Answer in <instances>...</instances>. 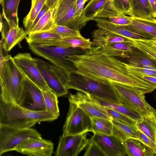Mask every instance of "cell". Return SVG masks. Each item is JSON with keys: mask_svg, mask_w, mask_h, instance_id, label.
<instances>
[{"mask_svg": "<svg viewBox=\"0 0 156 156\" xmlns=\"http://www.w3.org/2000/svg\"><path fill=\"white\" fill-rule=\"evenodd\" d=\"M66 58L73 64L77 73L91 78L128 86L144 94L154 90L131 74L124 62L115 56L95 54L88 49L83 54L68 55Z\"/></svg>", "mask_w": 156, "mask_h": 156, "instance_id": "obj_1", "label": "cell"}, {"mask_svg": "<svg viewBox=\"0 0 156 156\" xmlns=\"http://www.w3.org/2000/svg\"><path fill=\"white\" fill-rule=\"evenodd\" d=\"M20 0H1L2 18L6 21L9 28L19 26L18 7Z\"/></svg>", "mask_w": 156, "mask_h": 156, "instance_id": "obj_21", "label": "cell"}, {"mask_svg": "<svg viewBox=\"0 0 156 156\" xmlns=\"http://www.w3.org/2000/svg\"><path fill=\"white\" fill-rule=\"evenodd\" d=\"M138 139L154 151L156 156V144L149 137L140 130L137 129Z\"/></svg>", "mask_w": 156, "mask_h": 156, "instance_id": "obj_44", "label": "cell"}, {"mask_svg": "<svg viewBox=\"0 0 156 156\" xmlns=\"http://www.w3.org/2000/svg\"><path fill=\"white\" fill-rule=\"evenodd\" d=\"M90 95L93 99L102 106L121 113L136 122L140 121L143 119V117L138 113L122 104L112 102Z\"/></svg>", "mask_w": 156, "mask_h": 156, "instance_id": "obj_27", "label": "cell"}, {"mask_svg": "<svg viewBox=\"0 0 156 156\" xmlns=\"http://www.w3.org/2000/svg\"><path fill=\"white\" fill-rule=\"evenodd\" d=\"M88 146L84 156H106L99 146L90 139Z\"/></svg>", "mask_w": 156, "mask_h": 156, "instance_id": "obj_42", "label": "cell"}, {"mask_svg": "<svg viewBox=\"0 0 156 156\" xmlns=\"http://www.w3.org/2000/svg\"><path fill=\"white\" fill-rule=\"evenodd\" d=\"M69 102V108L62 135H75L90 132V116L75 103Z\"/></svg>", "mask_w": 156, "mask_h": 156, "instance_id": "obj_9", "label": "cell"}, {"mask_svg": "<svg viewBox=\"0 0 156 156\" xmlns=\"http://www.w3.org/2000/svg\"><path fill=\"white\" fill-rule=\"evenodd\" d=\"M126 59L132 66L156 70V59L136 48L129 52Z\"/></svg>", "mask_w": 156, "mask_h": 156, "instance_id": "obj_20", "label": "cell"}, {"mask_svg": "<svg viewBox=\"0 0 156 156\" xmlns=\"http://www.w3.org/2000/svg\"><path fill=\"white\" fill-rule=\"evenodd\" d=\"M90 140L86 133L75 135L61 136L55 154V156H76L89 144Z\"/></svg>", "mask_w": 156, "mask_h": 156, "instance_id": "obj_11", "label": "cell"}, {"mask_svg": "<svg viewBox=\"0 0 156 156\" xmlns=\"http://www.w3.org/2000/svg\"><path fill=\"white\" fill-rule=\"evenodd\" d=\"M153 12L154 17L156 19V0H149Z\"/></svg>", "mask_w": 156, "mask_h": 156, "instance_id": "obj_50", "label": "cell"}, {"mask_svg": "<svg viewBox=\"0 0 156 156\" xmlns=\"http://www.w3.org/2000/svg\"><path fill=\"white\" fill-rule=\"evenodd\" d=\"M47 0H37L33 6L31 8L28 14L24 18L23 23L27 31L31 27L36 17L40 12Z\"/></svg>", "mask_w": 156, "mask_h": 156, "instance_id": "obj_34", "label": "cell"}, {"mask_svg": "<svg viewBox=\"0 0 156 156\" xmlns=\"http://www.w3.org/2000/svg\"><path fill=\"white\" fill-rule=\"evenodd\" d=\"M127 155L129 156H156L154 151L138 139L129 138L123 142Z\"/></svg>", "mask_w": 156, "mask_h": 156, "instance_id": "obj_23", "label": "cell"}, {"mask_svg": "<svg viewBox=\"0 0 156 156\" xmlns=\"http://www.w3.org/2000/svg\"><path fill=\"white\" fill-rule=\"evenodd\" d=\"M128 26L136 31L152 39L156 38V19H143L132 17Z\"/></svg>", "mask_w": 156, "mask_h": 156, "instance_id": "obj_22", "label": "cell"}, {"mask_svg": "<svg viewBox=\"0 0 156 156\" xmlns=\"http://www.w3.org/2000/svg\"><path fill=\"white\" fill-rule=\"evenodd\" d=\"M76 70L68 75V81L65 85L67 90L73 89L101 99L121 104L110 81L92 79L77 73Z\"/></svg>", "mask_w": 156, "mask_h": 156, "instance_id": "obj_3", "label": "cell"}, {"mask_svg": "<svg viewBox=\"0 0 156 156\" xmlns=\"http://www.w3.org/2000/svg\"><path fill=\"white\" fill-rule=\"evenodd\" d=\"M62 39L58 34L50 30L31 33L26 38L28 43L46 44L60 41Z\"/></svg>", "mask_w": 156, "mask_h": 156, "instance_id": "obj_30", "label": "cell"}, {"mask_svg": "<svg viewBox=\"0 0 156 156\" xmlns=\"http://www.w3.org/2000/svg\"><path fill=\"white\" fill-rule=\"evenodd\" d=\"M23 73L24 75V90L17 104L32 111L46 110L41 89Z\"/></svg>", "mask_w": 156, "mask_h": 156, "instance_id": "obj_10", "label": "cell"}, {"mask_svg": "<svg viewBox=\"0 0 156 156\" xmlns=\"http://www.w3.org/2000/svg\"><path fill=\"white\" fill-rule=\"evenodd\" d=\"M129 1L130 9L129 16L143 19L154 18L149 0H129Z\"/></svg>", "mask_w": 156, "mask_h": 156, "instance_id": "obj_25", "label": "cell"}, {"mask_svg": "<svg viewBox=\"0 0 156 156\" xmlns=\"http://www.w3.org/2000/svg\"><path fill=\"white\" fill-rule=\"evenodd\" d=\"M13 58L24 74L41 89L51 90L37 68L30 53H19Z\"/></svg>", "mask_w": 156, "mask_h": 156, "instance_id": "obj_12", "label": "cell"}, {"mask_svg": "<svg viewBox=\"0 0 156 156\" xmlns=\"http://www.w3.org/2000/svg\"><path fill=\"white\" fill-rule=\"evenodd\" d=\"M129 72L135 77L148 84L154 89H156V77L134 72Z\"/></svg>", "mask_w": 156, "mask_h": 156, "instance_id": "obj_43", "label": "cell"}, {"mask_svg": "<svg viewBox=\"0 0 156 156\" xmlns=\"http://www.w3.org/2000/svg\"><path fill=\"white\" fill-rule=\"evenodd\" d=\"M90 132L107 135L112 134L114 125L111 121L105 118L90 116Z\"/></svg>", "mask_w": 156, "mask_h": 156, "instance_id": "obj_32", "label": "cell"}, {"mask_svg": "<svg viewBox=\"0 0 156 156\" xmlns=\"http://www.w3.org/2000/svg\"><path fill=\"white\" fill-rule=\"evenodd\" d=\"M92 46L99 47L118 42H130L133 41L112 32L99 28L92 33Z\"/></svg>", "mask_w": 156, "mask_h": 156, "instance_id": "obj_19", "label": "cell"}, {"mask_svg": "<svg viewBox=\"0 0 156 156\" xmlns=\"http://www.w3.org/2000/svg\"><path fill=\"white\" fill-rule=\"evenodd\" d=\"M58 118L46 110H31L0 96V124L31 128L38 122L51 121Z\"/></svg>", "mask_w": 156, "mask_h": 156, "instance_id": "obj_2", "label": "cell"}, {"mask_svg": "<svg viewBox=\"0 0 156 156\" xmlns=\"http://www.w3.org/2000/svg\"><path fill=\"white\" fill-rule=\"evenodd\" d=\"M41 138V134L31 127L19 128L0 124V155L14 151L18 144L26 140Z\"/></svg>", "mask_w": 156, "mask_h": 156, "instance_id": "obj_7", "label": "cell"}, {"mask_svg": "<svg viewBox=\"0 0 156 156\" xmlns=\"http://www.w3.org/2000/svg\"><path fill=\"white\" fill-rule=\"evenodd\" d=\"M50 46H58L66 48H79L83 50L90 49L92 44L89 39H87L82 36L62 38L60 41L53 42Z\"/></svg>", "mask_w": 156, "mask_h": 156, "instance_id": "obj_26", "label": "cell"}, {"mask_svg": "<svg viewBox=\"0 0 156 156\" xmlns=\"http://www.w3.org/2000/svg\"><path fill=\"white\" fill-rule=\"evenodd\" d=\"M112 134L119 138L123 142L129 138L123 133L114 126Z\"/></svg>", "mask_w": 156, "mask_h": 156, "instance_id": "obj_47", "label": "cell"}, {"mask_svg": "<svg viewBox=\"0 0 156 156\" xmlns=\"http://www.w3.org/2000/svg\"><path fill=\"white\" fill-rule=\"evenodd\" d=\"M37 0H31V7H32L34 4Z\"/></svg>", "mask_w": 156, "mask_h": 156, "instance_id": "obj_51", "label": "cell"}, {"mask_svg": "<svg viewBox=\"0 0 156 156\" xmlns=\"http://www.w3.org/2000/svg\"><path fill=\"white\" fill-rule=\"evenodd\" d=\"M53 149L51 141L41 138L26 140L18 144L14 151L29 156H50Z\"/></svg>", "mask_w": 156, "mask_h": 156, "instance_id": "obj_13", "label": "cell"}, {"mask_svg": "<svg viewBox=\"0 0 156 156\" xmlns=\"http://www.w3.org/2000/svg\"><path fill=\"white\" fill-rule=\"evenodd\" d=\"M0 17V31L2 34V39L1 41H3L5 38L6 34H5V30L4 23L2 20V18L1 14Z\"/></svg>", "mask_w": 156, "mask_h": 156, "instance_id": "obj_49", "label": "cell"}, {"mask_svg": "<svg viewBox=\"0 0 156 156\" xmlns=\"http://www.w3.org/2000/svg\"><path fill=\"white\" fill-rule=\"evenodd\" d=\"M49 30L58 34L62 38L82 36L80 31L73 30L66 26L56 24Z\"/></svg>", "mask_w": 156, "mask_h": 156, "instance_id": "obj_39", "label": "cell"}, {"mask_svg": "<svg viewBox=\"0 0 156 156\" xmlns=\"http://www.w3.org/2000/svg\"><path fill=\"white\" fill-rule=\"evenodd\" d=\"M55 10L49 9L32 28L27 31V35L31 33L48 31L51 30L55 23Z\"/></svg>", "mask_w": 156, "mask_h": 156, "instance_id": "obj_31", "label": "cell"}, {"mask_svg": "<svg viewBox=\"0 0 156 156\" xmlns=\"http://www.w3.org/2000/svg\"><path fill=\"white\" fill-rule=\"evenodd\" d=\"M133 41L136 48L156 59V45L153 43L151 39L134 40Z\"/></svg>", "mask_w": 156, "mask_h": 156, "instance_id": "obj_36", "label": "cell"}, {"mask_svg": "<svg viewBox=\"0 0 156 156\" xmlns=\"http://www.w3.org/2000/svg\"><path fill=\"white\" fill-rule=\"evenodd\" d=\"M69 101L75 103L90 116L101 117L110 121L112 119L107 112L105 107L93 99L88 94L78 92L70 94Z\"/></svg>", "mask_w": 156, "mask_h": 156, "instance_id": "obj_14", "label": "cell"}, {"mask_svg": "<svg viewBox=\"0 0 156 156\" xmlns=\"http://www.w3.org/2000/svg\"><path fill=\"white\" fill-rule=\"evenodd\" d=\"M36 65L51 90L58 97L68 94V90L60 80L51 64L37 58H34Z\"/></svg>", "mask_w": 156, "mask_h": 156, "instance_id": "obj_16", "label": "cell"}, {"mask_svg": "<svg viewBox=\"0 0 156 156\" xmlns=\"http://www.w3.org/2000/svg\"><path fill=\"white\" fill-rule=\"evenodd\" d=\"M151 41L155 45H156V38L151 39Z\"/></svg>", "mask_w": 156, "mask_h": 156, "instance_id": "obj_52", "label": "cell"}, {"mask_svg": "<svg viewBox=\"0 0 156 156\" xmlns=\"http://www.w3.org/2000/svg\"><path fill=\"white\" fill-rule=\"evenodd\" d=\"M137 129L140 130L156 144V115L155 112L143 117L136 122Z\"/></svg>", "mask_w": 156, "mask_h": 156, "instance_id": "obj_28", "label": "cell"}, {"mask_svg": "<svg viewBox=\"0 0 156 156\" xmlns=\"http://www.w3.org/2000/svg\"><path fill=\"white\" fill-rule=\"evenodd\" d=\"M108 0H90L83 9L82 14L92 20L95 14L103 8Z\"/></svg>", "mask_w": 156, "mask_h": 156, "instance_id": "obj_35", "label": "cell"}, {"mask_svg": "<svg viewBox=\"0 0 156 156\" xmlns=\"http://www.w3.org/2000/svg\"><path fill=\"white\" fill-rule=\"evenodd\" d=\"M76 0H60L55 9V23L67 26L80 31L90 20L84 15L80 17L76 16Z\"/></svg>", "mask_w": 156, "mask_h": 156, "instance_id": "obj_8", "label": "cell"}, {"mask_svg": "<svg viewBox=\"0 0 156 156\" xmlns=\"http://www.w3.org/2000/svg\"><path fill=\"white\" fill-rule=\"evenodd\" d=\"M124 63L127 70L129 72H134L156 77V70L135 67L127 63L124 62Z\"/></svg>", "mask_w": 156, "mask_h": 156, "instance_id": "obj_41", "label": "cell"}, {"mask_svg": "<svg viewBox=\"0 0 156 156\" xmlns=\"http://www.w3.org/2000/svg\"><path fill=\"white\" fill-rule=\"evenodd\" d=\"M24 75L10 55L0 62V95L18 104L24 90Z\"/></svg>", "mask_w": 156, "mask_h": 156, "instance_id": "obj_4", "label": "cell"}, {"mask_svg": "<svg viewBox=\"0 0 156 156\" xmlns=\"http://www.w3.org/2000/svg\"><path fill=\"white\" fill-rule=\"evenodd\" d=\"M94 17L105 18L112 23L119 26L130 24L132 17L116 12L106 9H101L95 15Z\"/></svg>", "mask_w": 156, "mask_h": 156, "instance_id": "obj_29", "label": "cell"}, {"mask_svg": "<svg viewBox=\"0 0 156 156\" xmlns=\"http://www.w3.org/2000/svg\"><path fill=\"white\" fill-rule=\"evenodd\" d=\"M28 44L29 48L34 53L48 60L52 65L68 73L76 69L66 57L82 54L85 51L79 48H66L58 46H36Z\"/></svg>", "mask_w": 156, "mask_h": 156, "instance_id": "obj_5", "label": "cell"}, {"mask_svg": "<svg viewBox=\"0 0 156 156\" xmlns=\"http://www.w3.org/2000/svg\"><path fill=\"white\" fill-rule=\"evenodd\" d=\"M111 121L114 126L123 133L128 138L138 139L137 129L119 120L112 118Z\"/></svg>", "mask_w": 156, "mask_h": 156, "instance_id": "obj_37", "label": "cell"}, {"mask_svg": "<svg viewBox=\"0 0 156 156\" xmlns=\"http://www.w3.org/2000/svg\"><path fill=\"white\" fill-rule=\"evenodd\" d=\"M155 113L156 115V110H155Z\"/></svg>", "mask_w": 156, "mask_h": 156, "instance_id": "obj_54", "label": "cell"}, {"mask_svg": "<svg viewBox=\"0 0 156 156\" xmlns=\"http://www.w3.org/2000/svg\"><path fill=\"white\" fill-rule=\"evenodd\" d=\"M93 20L96 22L97 26L99 28L112 32L132 41L151 39L147 36L136 31L127 25L119 26L115 25L105 18L94 17Z\"/></svg>", "mask_w": 156, "mask_h": 156, "instance_id": "obj_17", "label": "cell"}, {"mask_svg": "<svg viewBox=\"0 0 156 156\" xmlns=\"http://www.w3.org/2000/svg\"><path fill=\"white\" fill-rule=\"evenodd\" d=\"M133 41L130 42H118L99 47L92 46L89 49L97 54L127 58L128 52L135 48Z\"/></svg>", "mask_w": 156, "mask_h": 156, "instance_id": "obj_18", "label": "cell"}, {"mask_svg": "<svg viewBox=\"0 0 156 156\" xmlns=\"http://www.w3.org/2000/svg\"><path fill=\"white\" fill-rule=\"evenodd\" d=\"M122 104L145 117L155 112V110L147 101L144 94L128 86L110 81Z\"/></svg>", "mask_w": 156, "mask_h": 156, "instance_id": "obj_6", "label": "cell"}, {"mask_svg": "<svg viewBox=\"0 0 156 156\" xmlns=\"http://www.w3.org/2000/svg\"><path fill=\"white\" fill-rule=\"evenodd\" d=\"M88 0H85V1H84V2H85V3H86V2L87 1H88Z\"/></svg>", "mask_w": 156, "mask_h": 156, "instance_id": "obj_53", "label": "cell"}, {"mask_svg": "<svg viewBox=\"0 0 156 156\" xmlns=\"http://www.w3.org/2000/svg\"><path fill=\"white\" fill-rule=\"evenodd\" d=\"M85 0H76V16L80 17L81 16Z\"/></svg>", "mask_w": 156, "mask_h": 156, "instance_id": "obj_46", "label": "cell"}, {"mask_svg": "<svg viewBox=\"0 0 156 156\" xmlns=\"http://www.w3.org/2000/svg\"><path fill=\"white\" fill-rule=\"evenodd\" d=\"M27 35L22 27L19 26L11 27L6 34L3 41H0V45L5 51H9L15 46L26 39Z\"/></svg>", "mask_w": 156, "mask_h": 156, "instance_id": "obj_24", "label": "cell"}, {"mask_svg": "<svg viewBox=\"0 0 156 156\" xmlns=\"http://www.w3.org/2000/svg\"><path fill=\"white\" fill-rule=\"evenodd\" d=\"M109 10L129 15L130 9L129 0H109Z\"/></svg>", "mask_w": 156, "mask_h": 156, "instance_id": "obj_38", "label": "cell"}, {"mask_svg": "<svg viewBox=\"0 0 156 156\" xmlns=\"http://www.w3.org/2000/svg\"><path fill=\"white\" fill-rule=\"evenodd\" d=\"M46 107V110L58 118L59 115L58 96L51 90H41Z\"/></svg>", "mask_w": 156, "mask_h": 156, "instance_id": "obj_33", "label": "cell"}, {"mask_svg": "<svg viewBox=\"0 0 156 156\" xmlns=\"http://www.w3.org/2000/svg\"><path fill=\"white\" fill-rule=\"evenodd\" d=\"M50 9L48 6L45 4L44 6L36 17L33 24L29 30L33 28L37 23L42 16ZM27 30V31H28Z\"/></svg>", "mask_w": 156, "mask_h": 156, "instance_id": "obj_45", "label": "cell"}, {"mask_svg": "<svg viewBox=\"0 0 156 156\" xmlns=\"http://www.w3.org/2000/svg\"><path fill=\"white\" fill-rule=\"evenodd\" d=\"M94 134L90 139L99 146L106 156L127 155L123 142L117 136L113 134Z\"/></svg>", "mask_w": 156, "mask_h": 156, "instance_id": "obj_15", "label": "cell"}, {"mask_svg": "<svg viewBox=\"0 0 156 156\" xmlns=\"http://www.w3.org/2000/svg\"><path fill=\"white\" fill-rule=\"evenodd\" d=\"M109 115L112 118L121 121L136 129V121L128 116L113 109L105 107Z\"/></svg>", "mask_w": 156, "mask_h": 156, "instance_id": "obj_40", "label": "cell"}, {"mask_svg": "<svg viewBox=\"0 0 156 156\" xmlns=\"http://www.w3.org/2000/svg\"><path fill=\"white\" fill-rule=\"evenodd\" d=\"M60 1V0H47L45 3L50 9H55Z\"/></svg>", "mask_w": 156, "mask_h": 156, "instance_id": "obj_48", "label": "cell"}]
</instances>
